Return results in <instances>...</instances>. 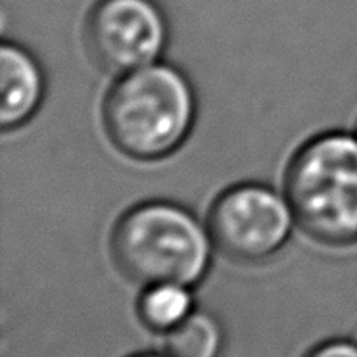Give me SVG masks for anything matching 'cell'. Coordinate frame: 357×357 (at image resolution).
Returning <instances> with one entry per match:
<instances>
[{"mask_svg": "<svg viewBox=\"0 0 357 357\" xmlns=\"http://www.w3.org/2000/svg\"><path fill=\"white\" fill-rule=\"evenodd\" d=\"M294 223L288 198L261 183L227 188L208 215L215 248L241 264H259L277 256L290 238Z\"/></svg>", "mask_w": 357, "mask_h": 357, "instance_id": "cell-4", "label": "cell"}, {"mask_svg": "<svg viewBox=\"0 0 357 357\" xmlns=\"http://www.w3.org/2000/svg\"><path fill=\"white\" fill-rule=\"evenodd\" d=\"M0 125L12 131L31 119L47 93L45 71L37 58L16 43L0 47Z\"/></svg>", "mask_w": 357, "mask_h": 357, "instance_id": "cell-6", "label": "cell"}, {"mask_svg": "<svg viewBox=\"0 0 357 357\" xmlns=\"http://www.w3.org/2000/svg\"><path fill=\"white\" fill-rule=\"evenodd\" d=\"M223 328L218 317L195 310L165 336V354L171 357H219Z\"/></svg>", "mask_w": 357, "mask_h": 357, "instance_id": "cell-8", "label": "cell"}, {"mask_svg": "<svg viewBox=\"0 0 357 357\" xmlns=\"http://www.w3.org/2000/svg\"><path fill=\"white\" fill-rule=\"evenodd\" d=\"M305 357H357V344L336 338L315 346Z\"/></svg>", "mask_w": 357, "mask_h": 357, "instance_id": "cell-9", "label": "cell"}, {"mask_svg": "<svg viewBox=\"0 0 357 357\" xmlns=\"http://www.w3.org/2000/svg\"><path fill=\"white\" fill-rule=\"evenodd\" d=\"M85 40L102 70L123 75L160 60L169 25L154 0H98L86 17Z\"/></svg>", "mask_w": 357, "mask_h": 357, "instance_id": "cell-5", "label": "cell"}, {"mask_svg": "<svg viewBox=\"0 0 357 357\" xmlns=\"http://www.w3.org/2000/svg\"><path fill=\"white\" fill-rule=\"evenodd\" d=\"M195 311L190 287L160 282L144 287L139 300V317L150 331L169 333Z\"/></svg>", "mask_w": 357, "mask_h": 357, "instance_id": "cell-7", "label": "cell"}, {"mask_svg": "<svg viewBox=\"0 0 357 357\" xmlns=\"http://www.w3.org/2000/svg\"><path fill=\"white\" fill-rule=\"evenodd\" d=\"M284 190L296 223L328 246L357 242V137L331 131L290 160Z\"/></svg>", "mask_w": 357, "mask_h": 357, "instance_id": "cell-3", "label": "cell"}, {"mask_svg": "<svg viewBox=\"0 0 357 357\" xmlns=\"http://www.w3.org/2000/svg\"><path fill=\"white\" fill-rule=\"evenodd\" d=\"M112 144L139 162L167 158L185 144L196 121V94L188 77L163 62L123 73L102 106Z\"/></svg>", "mask_w": 357, "mask_h": 357, "instance_id": "cell-1", "label": "cell"}, {"mask_svg": "<svg viewBox=\"0 0 357 357\" xmlns=\"http://www.w3.org/2000/svg\"><path fill=\"white\" fill-rule=\"evenodd\" d=\"M213 246L210 227L185 206L165 200L132 206L112 233L114 261L127 279L142 287H195L210 269Z\"/></svg>", "mask_w": 357, "mask_h": 357, "instance_id": "cell-2", "label": "cell"}, {"mask_svg": "<svg viewBox=\"0 0 357 357\" xmlns=\"http://www.w3.org/2000/svg\"><path fill=\"white\" fill-rule=\"evenodd\" d=\"M132 357H171V356H160V354H139V356H132Z\"/></svg>", "mask_w": 357, "mask_h": 357, "instance_id": "cell-10", "label": "cell"}]
</instances>
